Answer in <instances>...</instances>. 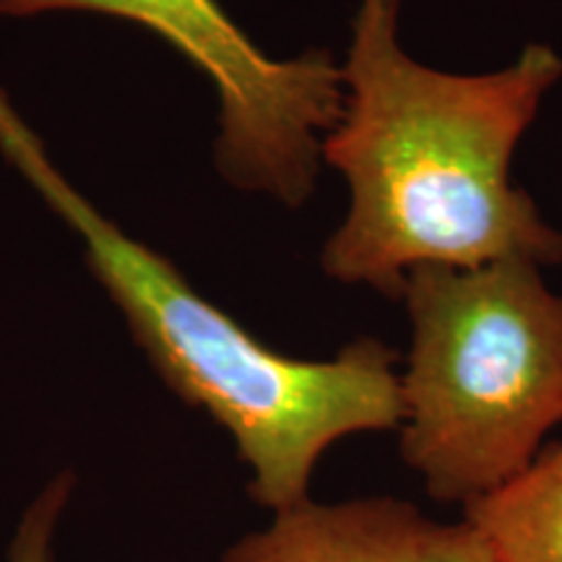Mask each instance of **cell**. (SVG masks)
Segmentation results:
<instances>
[{
  "label": "cell",
  "instance_id": "obj_1",
  "mask_svg": "<svg viewBox=\"0 0 562 562\" xmlns=\"http://www.w3.org/2000/svg\"><path fill=\"white\" fill-rule=\"evenodd\" d=\"M402 0H360L344 60V110L321 159L349 186L323 271L402 297L422 266L562 263V232L510 182V159L562 79L552 47L526 45L492 74L422 66L398 40Z\"/></svg>",
  "mask_w": 562,
  "mask_h": 562
},
{
  "label": "cell",
  "instance_id": "obj_2",
  "mask_svg": "<svg viewBox=\"0 0 562 562\" xmlns=\"http://www.w3.org/2000/svg\"><path fill=\"white\" fill-rule=\"evenodd\" d=\"M0 149L81 237L89 269L161 381L232 435L258 505L279 513L311 501L315 467L336 440L402 427V372L383 341L357 339L334 360H294L266 347L201 297L170 258L131 240L91 206L3 91Z\"/></svg>",
  "mask_w": 562,
  "mask_h": 562
},
{
  "label": "cell",
  "instance_id": "obj_3",
  "mask_svg": "<svg viewBox=\"0 0 562 562\" xmlns=\"http://www.w3.org/2000/svg\"><path fill=\"white\" fill-rule=\"evenodd\" d=\"M402 300V456L438 503L482 501L542 453L562 422V294L539 266H422Z\"/></svg>",
  "mask_w": 562,
  "mask_h": 562
},
{
  "label": "cell",
  "instance_id": "obj_4",
  "mask_svg": "<svg viewBox=\"0 0 562 562\" xmlns=\"http://www.w3.org/2000/svg\"><path fill=\"white\" fill-rule=\"evenodd\" d=\"M100 13L144 26L214 83L216 165L227 182L286 206L311 199L321 144L344 110V74L323 50L269 58L216 0H0V19Z\"/></svg>",
  "mask_w": 562,
  "mask_h": 562
},
{
  "label": "cell",
  "instance_id": "obj_5",
  "mask_svg": "<svg viewBox=\"0 0 562 562\" xmlns=\"http://www.w3.org/2000/svg\"><path fill=\"white\" fill-rule=\"evenodd\" d=\"M222 562H501L467 518L446 524L398 497L305 501L237 539Z\"/></svg>",
  "mask_w": 562,
  "mask_h": 562
},
{
  "label": "cell",
  "instance_id": "obj_6",
  "mask_svg": "<svg viewBox=\"0 0 562 562\" xmlns=\"http://www.w3.org/2000/svg\"><path fill=\"white\" fill-rule=\"evenodd\" d=\"M463 518L501 562H562V442L503 490L469 503Z\"/></svg>",
  "mask_w": 562,
  "mask_h": 562
},
{
  "label": "cell",
  "instance_id": "obj_7",
  "mask_svg": "<svg viewBox=\"0 0 562 562\" xmlns=\"http://www.w3.org/2000/svg\"><path fill=\"white\" fill-rule=\"evenodd\" d=\"M74 476L60 474L42 490V495L26 508L16 539L11 544V562H53V533L66 508Z\"/></svg>",
  "mask_w": 562,
  "mask_h": 562
}]
</instances>
